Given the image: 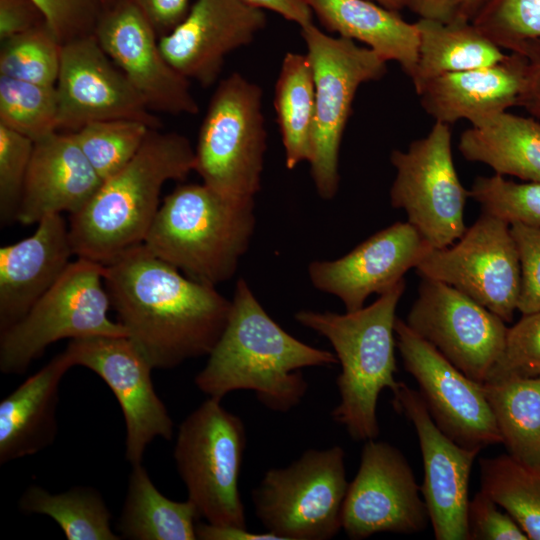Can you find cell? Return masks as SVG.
Masks as SVG:
<instances>
[{"mask_svg": "<svg viewBox=\"0 0 540 540\" xmlns=\"http://www.w3.org/2000/svg\"><path fill=\"white\" fill-rule=\"evenodd\" d=\"M246 3L273 11L284 19L294 22L301 27L312 23L313 12L305 0H244Z\"/></svg>", "mask_w": 540, "mask_h": 540, "instance_id": "obj_46", "label": "cell"}, {"mask_svg": "<svg viewBox=\"0 0 540 540\" xmlns=\"http://www.w3.org/2000/svg\"><path fill=\"white\" fill-rule=\"evenodd\" d=\"M72 255L62 214L46 217L32 235L0 248V332L19 321L56 283Z\"/></svg>", "mask_w": 540, "mask_h": 540, "instance_id": "obj_23", "label": "cell"}, {"mask_svg": "<svg viewBox=\"0 0 540 540\" xmlns=\"http://www.w3.org/2000/svg\"><path fill=\"white\" fill-rule=\"evenodd\" d=\"M242 419L209 397L180 424L174 460L188 500L215 525L246 526L239 475L246 450Z\"/></svg>", "mask_w": 540, "mask_h": 540, "instance_id": "obj_7", "label": "cell"}, {"mask_svg": "<svg viewBox=\"0 0 540 540\" xmlns=\"http://www.w3.org/2000/svg\"><path fill=\"white\" fill-rule=\"evenodd\" d=\"M390 161L396 170L392 207L405 211L407 221L432 248L458 240L467 229L464 209L470 196L453 162L450 125L435 121L406 151L393 150Z\"/></svg>", "mask_w": 540, "mask_h": 540, "instance_id": "obj_11", "label": "cell"}, {"mask_svg": "<svg viewBox=\"0 0 540 540\" xmlns=\"http://www.w3.org/2000/svg\"><path fill=\"white\" fill-rule=\"evenodd\" d=\"M471 22L501 49L540 59V0H486Z\"/></svg>", "mask_w": 540, "mask_h": 540, "instance_id": "obj_34", "label": "cell"}, {"mask_svg": "<svg viewBox=\"0 0 540 540\" xmlns=\"http://www.w3.org/2000/svg\"><path fill=\"white\" fill-rule=\"evenodd\" d=\"M21 511L52 518L68 540H118L111 528L112 515L93 487L76 486L62 493L29 486L19 499Z\"/></svg>", "mask_w": 540, "mask_h": 540, "instance_id": "obj_32", "label": "cell"}, {"mask_svg": "<svg viewBox=\"0 0 540 540\" xmlns=\"http://www.w3.org/2000/svg\"><path fill=\"white\" fill-rule=\"evenodd\" d=\"M407 325L471 379L484 383L508 332L499 316L441 281L421 277Z\"/></svg>", "mask_w": 540, "mask_h": 540, "instance_id": "obj_13", "label": "cell"}, {"mask_svg": "<svg viewBox=\"0 0 540 540\" xmlns=\"http://www.w3.org/2000/svg\"><path fill=\"white\" fill-rule=\"evenodd\" d=\"M71 367L63 351L1 400V464L34 455L53 443L59 386Z\"/></svg>", "mask_w": 540, "mask_h": 540, "instance_id": "obj_25", "label": "cell"}, {"mask_svg": "<svg viewBox=\"0 0 540 540\" xmlns=\"http://www.w3.org/2000/svg\"><path fill=\"white\" fill-rule=\"evenodd\" d=\"M194 164V148L185 136L150 129L130 162L103 180L89 203L70 216L74 255L107 265L143 245L163 185L185 180Z\"/></svg>", "mask_w": 540, "mask_h": 540, "instance_id": "obj_3", "label": "cell"}, {"mask_svg": "<svg viewBox=\"0 0 540 540\" xmlns=\"http://www.w3.org/2000/svg\"><path fill=\"white\" fill-rule=\"evenodd\" d=\"M394 408L413 424L422 455L420 487L437 540H469L468 505L472 466L480 450L463 447L434 422L420 393L399 382Z\"/></svg>", "mask_w": 540, "mask_h": 540, "instance_id": "obj_18", "label": "cell"}, {"mask_svg": "<svg viewBox=\"0 0 540 540\" xmlns=\"http://www.w3.org/2000/svg\"><path fill=\"white\" fill-rule=\"evenodd\" d=\"M0 124L33 142L59 131L56 86L0 75Z\"/></svg>", "mask_w": 540, "mask_h": 540, "instance_id": "obj_35", "label": "cell"}, {"mask_svg": "<svg viewBox=\"0 0 540 540\" xmlns=\"http://www.w3.org/2000/svg\"><path fill=\"white\" fill-rule=\"evenodd\" d=\"M64 351L72 366L96 373L116 397L126 428L125 458L131 466L142 463L155 438H172L173 420L154 389L153 368L127 336L74 339Z\"/></svg>", "mask_w": 540, "mask_h": 540, "instance_id": "obj_16", "label": "cell"}, {"mask_svg": "<svg viewBox=\"0 0 540 540\" xmlns=\"http://www.w3.org/2000/svg\"><path fill=\"white\" fill-rule=\"evenodd\" d=\"M198 512L188 499L164 496L153 484L142 463L132 466L117 529L130 540H194Z\"/></svg>", "mask_w": 540, "mask_h": 540, "instance_id": "obj_29", "label": "cell"}, {"mask_svg": "<svg viewBox=\"0 0 540 540\" xmlns=\"http://www.w3.org/2000/svg\"><path fill=\"white\" fill-rule=\"evenodd\" d=\"M334 364L335 353L298 340L276 323L240 278L227 324L195 384L220 400L233 391L250 390L267 409L285 413L308 390L301 370Z\"/></svg>", "mask_w": 540, "mask_h": 540, "instance_id": "obj_2", "label": "cell"}, {"mask_svg": "<svg viewBox=\"0 0 540 540\" xmlns=\"http://www.w3.org/2000/svg\"><path fill=\"white\" fill-rule=\"evenodd\" d=\"M94 35L151 110L173 115L198 113L189 80L165 59L157 32L130 0L105 9Z\"/></svg>", "mask_w": 540, "mask_h": 540, "instance_id": "obj_19", "label": "cell"}, {"mask_svg": "<svg viewBox=\"0 0 540 540\" xmlns=\"http://www.w3.org/2000/svg\"><path fill=\"white\" fill-rule=\"evenodd\" d=\"M420 277L465 293L503 321L517 310L521 267L510 224L482 211L449 246L432 248L415 268Z\"/></svg>", "mask_w": 540, "mask_h": 540, "instance_id": "obj_12", "label": "cell"}, {"mask_svg": "<svg viewBox=\"0 0 540 540\" xmlns=\"http://www.w3.org/2000/svg\"><path fill=\"white\" fill-rule=\"evenodd\" d=\"M508 454L540 464V375L483 383Z\"/></svg>", "mask_w": 540, "mask_h": 540, "instance_id": "obj_31", "label": "cell"}, {"mask_svg": "<svg viewBox=\"0 0 540 540\" xmlns=\"http://www.w3.org/2000/svg\"><path fill=\"white\" fill-rule=\"evenodd\" d=\"M520 106L525 107L540 121V59L528 61Z\"/></svg>", "mask_w": 540, "mask_h": 540, "instance_id": "obj_49", "label": "cell"}, {"mask_svg": "<svg viewBox=\"0 0 540 540\" xmlns=\"http://www.w3.org/2000/svg\"><path fill=\"white\" fill-rule=\"evenodd\" d=\"M150 129L140 121L116 119L91 122L71 133L89 163L105 180L130 162Z\"/></svg>", "mask_w": 540, "mask_h": 540, "instance_id": "obj_36", "label": "cell"}, {"mask_svg": "<svg viewBox=\"0 0 540 540\" xmlns=\"http://www.w3.org/2000/svg\"><path fill=\"white\" fill-rule=\"evenodd\" d=\"M104 283L118 322L153 369L208 356L231 310L215 286L189 278L144 245L104 265Z\"/></svg>", "mask_w": 540, "mask_h": 540, "instance_id": "obj_1", "label": "cell"}, {"mask_svg": "<svg viewBox=\"0 0 540 540\" xmlns=\"http://www.w3.org/2000/svg\"><path fill=\"white\" fill-rule=\"evenodd\" d=\"M259 85L238 72L222 79L194 148L202 183L230 196L255 197L261 189L267 133Z\"/></svg>", "mask_w": 540, "mask_h": 540, "instance_id": "obj_8", "label": "cell"}, {"mask_svg": "<svg viewBox=\"0 0 540 540\" xmlns=\"http://www.w3.org/2000/svg\"><path fill=\"white\" fill-rule=\"evenodd\" d=\"M255 226L254 197L181 184L160 204L143 245L189 278L216 286L236 273Z\"/></svg>", "mask_w": 540, "mask_h": 540, "instance_id": "obj_5", "label": "cell"}, {"mask_svg": "<svg viewBox=\"0 0 540 540\" xmlns=\"http://www.w3.org/2000/svg\"><path fill=\"white\" fill-rule=\"evenodd\" d=\"M421 495L412 468L397 447L376 439L365 441L343 503L342 529L354 540L380 532H421L430 522Z\"/></svg>", "mask_w": 540, "mask_h": 540, "instance_id": "obj_15", "label": "cell"}, {"mask_svg": "<svg viewBox=\"0 0 540 540\" xmlns=\"http://www.w3.org/2000/svg\"><path fill=\"white\" fill-rule=\"evenodd\" d=\"M145 15L159 38L184 20L190 0H130Z\"/></svg>", "mask_w": 540, "mask_h": 540, "instance_id": "obj_45", "label": "cell"}, {"mask_svg": "<svg viewBox=\"0 0 540 540\" xmlns=\"http://www.w3.org/2000/svg\"><path fill=\"white\" fill-rule=\"evenodd\" d=\"M305 2L326 30L364 43L387 62H397L404 73L412 77L419 49L415 23L405 21L397 11L370 0Z\"/></svg>", "mask_w": 540, "mask_h": 540, "instance_id": "obj_26", "label": "cell"}, {"mask_svg": "<svg viewBox=\"0 0 540 540\" xmlns=\"http://www.w3.org/2000/svg\"><path fill=\"white\" fill-rule=\"evenodd\" d=\"M55 86L59 130L75 132L91 122L116 119L140 121L152 129L162 126L94 34L62 45Z\"/></svg>", "mask_w": 540, "mask_h": 540, "instance_id": "obj_17", "label": "cell"}, {"mask_svg": "<svg viewBox=\"0 0 540 540\" xmlns=\"http://www.w3.org/2000/svg\"><path fill=\"white\" fill-rule=\"evenodd\" d=\"M480 485L519 524L531 540H540V464L510 454L481 458Z\"/></svg>", "mask_w": 540, "mask_h": 540, "instance_id": "obj_33", "label": "cell"}, {"mask_svg": "<svg viewBox=\"0 0 540 540\" xmlns=\"http://www.w3.org/2000/svg\"><path fill=\"white\" fill-rule=\"evenodd\" d=\"M431 249L408 221L396 222L338 259L312 261L308 275L316 289L338 297L346 312H353L370 295H381L402 281Z\"/></svg>", "mask_w": 540, "mask_h": 540, "instance_id": "obj_20", "label": "cell"}, {"mask_svg": "<svg viewBox=\"0 0 540 540\" xmlns=\"http://www.w3.org/2000/svg\"><path fill=\"white\" fill-rule=\"evenodd\" d=\"M63 45L93 35L104 11L101 0H32Z\"/></svg>", "mask_w": 540, "mask_h": 540, "instance_id": "obj_41", "label": "cell"}, {"mask_svg": "<svg viewBox=\"0 0 540 540\" xmlns=\"http://www.w3.org/2000/svg\"><path fill=\"white\" fill-rule=\"evenodd\" d=\"M540 375V310L523 314L508 328L503 353L487 380Z\"/></svg>", "mask_w": 540, "mask_h": 540, "instance_id": "obj_40", "label": "cell"}, {"mask_svg": "<svg viewBox=\"0 0 540 540\" xmlns=\"http://www.w3.org/2000/svg\"><path fill=\"white\" fill-rule=\"evenodd\" d=\"M387 9L399 12L405 7H408L409 0H370Z\"/></svg>", "mask_w": 540, "mask_h": 540, "instance_id": "obj_51", "label": "cell"}, {"mask_svg": "<svg viewBox=\"0 0 540 540\" xmlns=\"http://www.w3.org/2000/svg\"><path fill=\"white\" fill-rule=\"evenodd\" d=\"M104 265L78 258L16 323L0 332V370L22 374L46 348L62 339L127 336L110 319Z\"/></svg>", "mask_w": 540, "mask_h": 540, "instance_id": "obj_6", "label": "cell"}, {"mask_svg": "<svg viewBox=\"0 0 540 540\" xmlns=\"http://www.w3.org/2000/svg\"><path fill=\"white\" fill-rule=\"evenodd\" d=\"M62 44L45 22L1 41L0 75L42 85H56Z\"/></svg>", "mask_w": 540, "mask_h": 540, "instance_id": "obj_37", "label": "cell"}, {"mask_svg": "<svg viewBox=\"0 0 540 540\" xmlns=\"http://www.w3.org/2000/svg\"><path fill=\"white\" fill-rule=\"evenodd\" d=\"M34 142L0 124V221H17Z\"/></svg>", "mask_w": 540, "mask_h": 540, "instance_id": "obj_39", "label": "cell"}, {"mask_svg": "<svg viewBox=\"0 0 540 540\" xmlns=\"http://www.w3.org/2000/svg\"><path fill=\"white\" fill-rule=\"evenodd\" d=\"M486 0H462L454 19L472 21Z\"/></svg>", "mask_w": 540, "mask_h": 540, "instance_id": "obj_50", "label": "cell"}, {"mask_svg": "<svg viewBox=\"0 0 540 540\" xmlns=\"http://www.w3.org/2000/svg\"><path fill=\"white\" fill-rule=\"evenodd\" d=\"M32 0H0V40L29 31L45 23Z\"/></svg>", "mask_w": 540, "mask_h": 540, "instance_id": "obj_44", "label": "cell"}, {"mask_svg": "<svg viewBox=\"0 0 540 540\" xmlns=\"http://www.w3.org/2000/svg\"><path fill=\"white\" fill-rule=\"evenodd\" d=\"M102 181L71 132L57 131L36 141L17 222L32 225L51 215H75L89 203Z\"/></svg>", "mask_w": 540, "mask_h": 540, "instance_id": "obj_22", "label": "cell"}, {"mask_svg": "<svg viewBox=\"0 0 540 540\" xmlns=\"http://www.w3.org/2000/svg\"><path fill=\"white\" fill-rule=\"evenodd\" d=\"M458 149L495 174L540 182V121L534 118L501 112L464 130Z\"/></svg>", "mask_w": 540, "mask_h": 540, "instance_id": "obj_27", "label": "cell"}, {"mask_svg": "<svg viewBox=\"0 0 540 540\" xmlns=\"http://www.w3.org/2000/svg\"><path fill=\"white\" fill-rule=\"evenodd\" d=\"M274 109L287 169L310 162L315 123V86L306 54L289 52L275 84Z\"/></svg>", "mask_w": 540, "mask_h": 540, "instance_id": "obj_30", "label": "cell"}, {"mask_svg": "<svg viewBox=\"0 0 540 540\" xmlns=\"http://www.w3.org/2000/svg\"><path fill=\"white\" fill-rule=\"evenodd\" d=\"M462 0H409L408 8L420 18L452 21Z\"/></svg>", "mask_w": 540, "mask_h": 540, "instance_id": "obj_48", "label": "cell"}, {"mask_svg": "<svg viewBox=\"0 0 540 540\" xmlns=\"http://www.w3.org/2000/svg\"><path fill=\"white\" fill-rule=\"evenodd\" d=\"M521 267L517 310L529 314L540 310V228L510 225Z\"/></svg>", "mask_w": 540, "mask_h": 540, "instance_id": "obj_42", "label": "cell"}, {"mask_svg": "<svg viewBox=\"0 0 540 540\" xmlns=\"http://www.w3.org/2000/svg\"><path fill=\"white\" fill-rule=\"evenodd\" d=\"M395 336L404 368L416 380L418 392L436 425L466 448L481 451L501 443L483 383L455 367L405 320L396 319Z\"/></svg>", "mask_w": 540, "mask_h": 540, "instance_id": "obj_14", "label": "cell"}, {"mask_svg": "<svg viewBox=\"0 0 540 540\" xmlns=\"http://www.w3.org/2000/svg\"><path fill=\"white\" fill-rule=\"evenodd\" d=\"M469 196L482 211L507 223L540 228V182H514L502 175L477 177Z\"/></svg>", "mask_w": 540, "mask_h": 540, "instance_id": "obj_38", "label": "cell"}, {"mask_svg": "<svg viewBox=\"0 0 540 540\" xmlns=\"http://www.w3.org/2000/svg\"><path fill=\"white\" fill-rule=\"evenodd\" d=\"M528 61L514 53L481 68L444 74L416 93L428 115L448 125L465 119L471 125L520 105Z\"/></svg>", "mask_w": 540, "mask_h": 540, "instance_id": "obj_24", "label": "cell"}, {"mask_svg": "<svg viewBox=\"0 0 540 540\" xmlns=\"http://www.w3.org/2000/svg\"><path fill=\"white\" fill-rule=\"evenodd\" d=\"M482 490L468 505L469 540H527L528 536L507 512Z\"/></svg>", "mask_w": 540, "mask_h": 540, "instance_id": "obj_43", "label": "cell"}, {"mask_svg": "<svg viewBox=\"0 0 540 540\" xmlns=\"http://www.w3.org/2000/svg\"><path fill=\"white\" fill-rule=\"evenodd\" d=\"M405 288L403 279L372 304L353 312L299 310L294 315L299 324L325 337L334 349L341 365L336 380L340 400L331 416L355 441L378 437L379 395L385 388L394 392L399 384L394 377L395 322Z\"/></svg>", "mask_w": 540, "mask_h": 540, "instance_id": "obj_4", "label": "cell"}, {"mask_svg": "<svg viewBox=\"0 0 540 540\" xmlns=\"http://www.w3.org/2000/svg\"><path fill=\"white\" fill-rule=\"evenodd\" d=\"M196 534L197 539L201 540H280L278 536L268 531L255 533L248 531L247 527L215 525L208 522H198Z\"/></svg>", "mask_w": 540, "mask_h": 540, "instance_id": "obj_47", "label": "cell"}, {"mask_svg": "<svg viewBox=\"0 0 540 540\" xmlns=\"http://www.w3.org/2000/svg\"><path fill=\"white\" fill-rule=\"evenodd\" d=\"M101 1H102L103 6H104V10H105V9H108V8L112 7L113 5H115L120 0H101Z\"/></svg>", "mask_w": 540, "mask_h": 540, "instance_id": "obj_52", "label": "cell"}, {"mask_svg": "<svg viewBox=\"0 0 540 540\" xmlns=\"http://www.w3.org/2000/svg\"><path fill=\"white\" fill-rule=\"evenodd\" d=\"M348 485L345 452L335 445L267 470L251 498L265 530L280 540H328L342 529Z\"/></svg>", "mask_w": 540, "mask_h": 540, "instance_id": "obj_9", "label": "cell"}, {"mask_svg": "<svg viewBox=\"0 0 540 540\" xmlns=\"http://www.w3.org/2000/svg\"><path fill=\"white\" fill-rule=\"evenodd\" d=\"M418 60L411 77L415 92L435 77L481 68L507 58L471 21L419 18Z\"/></svg>", "mask_w": 540, "mask_h": 540, "instance_id": "obj_28", "label": "cell"}, {"mask_svg": "<svg viewBox=\"0 0 540 540\" xmlns=\"http://www.w3.org/2000/svg\"><path fill=\"white\" fill-rule=\"evenodd\" d=\"M265 10L244 0H196L184 20L159 38L165 59L188 80L215 83L225 58L265 28Z\"/></svg>", "mask_w": 540, "mask_h": 540, "instance_id": "obj_21", "label": "cell"}, {"mask_svg": "<svg viewBox=\"0 0 540 540\" xmlns=\"http://www.w3.org/2000/svg\"><path fill=\"white\" fill-rule=\"evenodd\" d=\"M315 86L313 150L309 162L318 195L333 199L339 189V152L358 88L382 78L387 61L354 40L326 34L314 23L301 27Z\"/></svg>", "mask_w": 540, "mask_h": 540, "instance_id": "obj_10", "label": "cell"}]
</instances>
